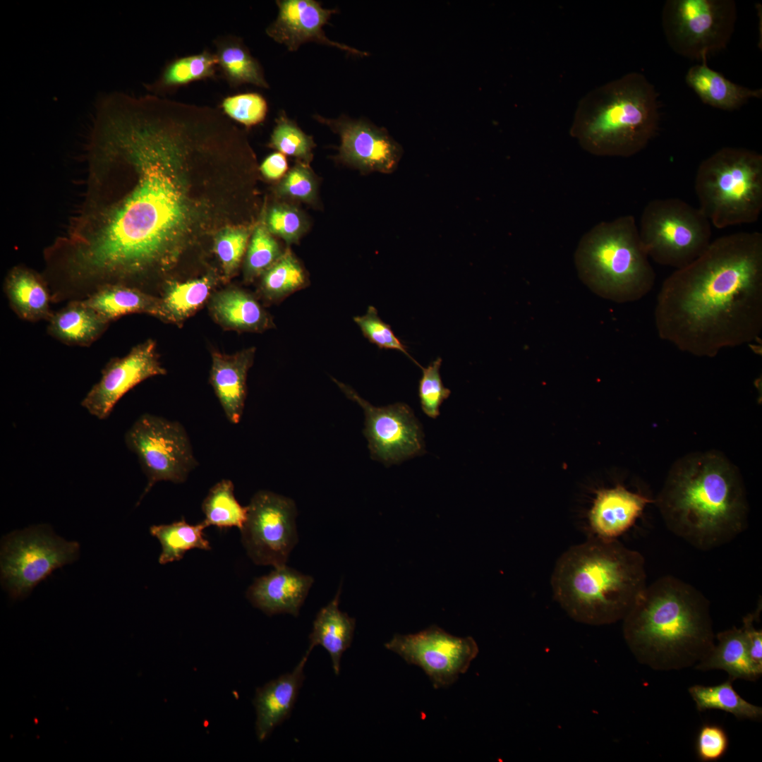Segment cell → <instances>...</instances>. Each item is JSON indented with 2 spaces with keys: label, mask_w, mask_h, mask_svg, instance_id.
Instances as JSON below:
<instances>
[{
  "label": "cell",
  "mask_w": 762,
  "mask_h": 762,
  "mask_svg": "<svg viewBox=\"0 0 762 762\" xmlns=\"http://www.w3.org/2000/svg\"><path fill=\"white\" fill-rule=\"evenodd\" d=\"M111 145L132 162L139 179L103 229L71 259L66 292L83 299L107 284L165 270L182 248L188 207L178 172L200 145L199 128L182 104L140 97L110 116Z\"/></svg>",
  "instance_id": "1"
},
{
  "label": "cell",
  "mask_w": 762,
  "mask_h": 762,
  "mask_svg": "<svg viewBox=\"0 0 762 762\" xmlns=\"http://www.w3.org/2000/svg\"><path fill=\"white\" fill-rule=\"evenodd\" d=\"M654 320L661 339L697 357L754 341L762 331V234L711 241L664 280Z\"/></svg>",
  "instance_id": "2"
},
{
  "label": "cell",
  "mask_w": 762,
  "mask_h": 762,
  "mask_svg": "<svg viewBox=\"0 0 762 762\" xmlns=\"http://www.w3.org/2000/svg\"><path fill=\"white\" fill-rule=\"evenodd\" d=\"M654 503L672 533L703 551L730 543L748 524L742 476L718 452H696L677 461Z\"/></svg>",
  "instance_id": "3"
},
{
  "label": "cell",
  "mask_w": 762,
  "mask_h": 762,
  "mask_svg": "<svg viewBox=\"0 0 762 762\" xmlns=\"http://www.w3.org/2000/svg\"><path fill=\"white\" fill-rule=\"evenodd\" d=\"M647 585L645 560L616 540L591 536L557 560L551 576L555 600L576 621L623 619Z\"/></svg>",
  "instance_id": "4"
},
{
  "label": "cell",
  "mask_w": 762,
  "mask_h": 762,
  "mask_svg": "<svg viewBox=\"0 0 762 762\" xmlns=\"http://www.w3.org/2000/svg\"><path fill=\"white\" fill-rule=\"evenodd\" d=\"M623 620L629 645L651 666H684L714 646L708 599L673 576L647 584Z\"/></svg>",
  "instance_id": "5"
},
{
  "label": "cell",
  "mask_w": 762,
  "mask_h": 762,
  "mask_svg": "<svg viewBox=\"0 0 762 762\" xmlns=\"http://www.w3.org/2000/svg\"><path fill=\"white\" fill-rule=\"evenodd\" d=\"M659 124L658 93L644 75L631 72L587 93L569 133L592 155L627 157L646 147Z\"/></svg>",
  "instance_id": "6"
},
{
  "label": "cell",
  "mask_w": 762,
  "mask_h": 762,
  "mask_svg": "<svg viewBox=\"0 0 762 762\" xmlns=\"http://www.w3.org/2000/svg\"><path fill=\"white\" fill-rule=\"evenodd\" d=\"M574 262L581 280L595 294L613 302L638 301L655 284V273L632 215L593 226L579 241Z\"/></svg>",
  "instance_id": "7"
},
{
  "label": "cell",
  "mask_w": 762,
  "mask_h": 762,
  "mask_svg": "<svg viewBox=\"0 0 762 762\" xmlns=\"http://www.w3.org/2000/svg\"><path fill=\"white\" fill-rule=\"evenodd\" d=\"M694 188L698 208L715 228L754 223L762 211V155L720 148L699 164Z\"/></svg>",
  "instance_id": "8"
},
{
  "label": "cell",
  "mask_w": 762,
  "mask_h": 762,
  "mask_svg": "<svg viewBox=\"0 0 762 762\" xmlns=\"http://www.w3.org/2000/svg\"><path fill=\"white\" fill-rule=\"evenodd\" d=\"M639 233L649 258L677 269L696 260L711 242V224L698 207L679 198H658L644 207Z\"/></svg>",
  "instance_id": "9"
},
{
  "label": "cell",
  "mask_w": 762,
  "mask_h": 762,
  "mask_svg": "<svg viewBox=\"0 0 762 762\" xmlns=\"http://www.w3.org/2000/svg\"><path fill=\"white\" fill-rule=\"evenodd\" d=\"M737 18L732 0H667L661 14L670 47L680 56L699 61L727 47Z\"/></svg>",
  "instance_id": "10"
},
{
  "label": "cell",
  "mask_w": 762,
  "mask_h": 762,
  "mask_svg": "<svg viewBox=\"0 0 762 762\" xmlns=\"http://www.w3.org/2000/svg\"><path fill=\"white\" fill-rule=\"evenodd\" d=\"M79 550L47 525L8 534L1 546V583L13 598H25L54 570L76 560Z\"/></svg>",
  "instance_id": "11"
},
{
  "label": "cell",
  "mask_w": 762,
  "mask_h": 762,
  "mask_svg": "<svg viewBox=\"0 0 762 762\" xmlns=\"http://www.w3.org/2000/svg\"><path fill=\"white\" fill-rule=\"evenodd\" d=\"M124 441L147 477L140 499L159 481L185 482L198 464L184 427L164 417L142 414L127 430Z\"/></svg>",
  "instance_id": "12"
},
{
  "label": "cell",
  "mask_w": 762,
  "mask_h": 762,
  "mask_svg": "<svg viewBox=\"0 0 762 762\" xmlns=\"http://www.w3.org/2000/svg\"><path fill=\"white\" fill-rule=\"evenodd\" d=\"M247 507V518L241 531L248 556L258 565L274 568L286 565L298 540L294 502L272 492L260 490Z\"/></svg>",
  "instance_id": "13"
},
{
  "label": "cell",
  "mask_w": 762,
  "mask_h": 762,
  "mask_svg": "<svg viewBox=\"0 0 762 762\" xmlns=\"http://www.w3.org/2000/svg\"><path fill=\"white\" fill-rule=\"evenodd\" d=\"M385 647L407 663L421 668L435 689L456 682L479 651L472 637L455 636L436 625L416 634H397Z\"/></svg>",
  "instance_id": "14"
},
{
  "label": "cell",
  "mask_w": 762,
  "mask_h": 762,
  "mask_svg": "<svg viewBox=\"0 0 762 762\" xmlns=\"http://www.w3.org/2000/svg\"><path fill=\"white\" fill-rule=\"evenodd\" d=\"M337 385L364 411V434L373 459L390 465L424 452L423 434L411 408L404 403L376 407L361 397L353 388L332 378Z\"/></svg>",
  "instance_id": "15"
},
{
  "label": "cell",
  "mask_w": 762,
  "mask_h": 762,
  "mask_svg": "<svg viewBox=\"0 0 762 762\" xmlns=\"http://www.w3.org/2000/svg\"><path fill=\"white\" fill-rule=\"evenodd\" d=\"M167 374L152 339L137 344L124 356L111 359L101 371V377L82 399L90 414L104 420L117 402L141 382Z\"/></svg>",
  "instance_id": "16"
},
{
  "label": "cell",
  "mask_w": 762,
  "mask_h": 762,
  "mask_svg": "<svg viewBox=\"0 0 762 762\" xmlns=\"http://www.w3.org/2000/svg\"><path fill=\"white\" fill-rule=\"evenodd\" d=\"M314 117L339 135V161L368 173H390L396 169L401 147L384 128L345 116L332 119L319 115Z\"/></svg>",
  "instance_id": "17"
},
{
  "label": "cell",
  "mask_w": 762,
  "mask_h": 762,
  "mask_svg": "<svg viewBox=\"0 0 762 762\" xmlns=\"http://www.w3.org/2000/svg\"><path fill=\"white\" fill-rule=\"evenodd\" d=\"M278 13L275 20L266 28V34L276 42L295 52L307 42L334 47L357 56H365L364 52L329 40L323 27L337 9L325 8L315 0H277Z\"/></svg>",
  "instance_id": "18"
},
{
  "label": "cell",
  "mask_w": 762,
  "mask_h": 762,
  "mask_svg": "<svg viewBox=\"0 0 762 762\" xmlns=\"http://www.w3.org/2000/svg\"><path fill=\"white\" fill-rule=\"evenodd\" d=\"M655 500L627 490L622 485L596 491L588 512L592 536L616 540L630 529L646 507Z\"/></svg>",
  "instance_id": "19"
},
{
  "label": "cell",
  "mask_w": 762,
  "mask_h": 762,
  "mask_svg": "<svg viewBox=\"0 0 762 762\" xmlns=\"http://www.w3.org/2000/svg\"><path fill=\"white\" fill-rule=\"evenodd\" d=\"M313 581L311 576L286 564L255 579L246 597L267 615L286 613L297 617Z\"/></svg>",
  "instance_id": "20"
},
{
  "label": "cell",
  "mask_w": 762,
  "mask_h": 762,
  "mask_svg": "<svg viewBox=\"0 0 762 762\" xmlns=\"http://www.w3.org/2000/svg\"><path fill=\"white\" fill-rule=\"evenodd\" d=\"M312 651L308 649L293 671L279 676L256 690L255 733L260 742L290 715L305 679L303 669Z\"/></svg>",
  "instance_id": "21"
},
{
  "label": "cell",
  "mask_w": 762,
  "mask_h": 762,
  "mask_svg": "<svg viewBox=\"0 0 762 762\" xmlns=\"http://www.w3.org/2000/svg\"><path fill=\"white\" fill-rule=\"evenodd\" d=\"M255 352V348H249L229 355L212 353L210 382L226 418L233 424L238 423L242 417L247 374Z\"/></svg>",
  "instance_id": "22"
},
{
  "label": "cell",
  "mask_w": 762,
  "mask_h": 762,
  "mask_svg": "<svg viewBox=\"0 0 762 762\" xmlns=\"http://www.w3.org/2000/svg\"><path fill=\"white\" fill-rule=\"evenodd\" d=\"M81 300L109 323L133 313L166 320L160 298L133 286L107 284Z\"/></svg>",
  "instance_id": "23"
},
{
  "label": "cell",
  "mask_w": 762,
  "mask_h": 762,
  "mask_svg": "<svg viewBox=\"0 0 762 762\" xmlns=\"http://www.w3.org/2000/svg\"><path fill=\"white\" fill-rule=\"evenodd\" d=\"M686 84L704 104L723 111L740 109L751 99H761V89H750L727 79L710 68L707 60L689 68Z\"/></svg>",
  "instance_id": "24"
},
{
  "label": "cell",
  "mask_w": 762,
  "mask_h": 762,
  "mask_svg": "<svg viewBox=\"0 0 762 762\" xmlns=\"http://www.w3.org/2000/svg\"><path fill=\"white\" fill-rule=\"evenodd\" d=\"M210 308L214 320L228 329L261 332L274 326L271 316L258 300L241 289H230L215 294Z\"/></svg>",
  "instance_id": "25"
},
{
  "label": "cell",
  "mask_w": 762,
  "mask_h": 762,
  "mask_svg": "<svg viewBox=\"0 0 762 762\" xmlns=\"http://www.w3.org/2000/svg\"><path fill=\"white\" fill-rule=\"evenodd\" d=\"M109 324L82 300H73L53 313L47 332L66 345L87 347L104 333Z\"/></svg>",
  "instance_id": "26"
},
{
  "label": "cell",
  "mask_w": 762,
  "mask_h": 762,
  "mask_svg": "<svg viewBox=\"0 0 762 762\" xmlns=\"http://www.w3.org/2000/svg\"><path fill=\"white\" fill-rule=\"evenodd\" d=\"M341 586L334 598L318 612L309 635L310 650L321 646L329 654L333 671L340 672L344 652L350 647L356 627V619L339 608Z\"/></svg>",
  "instance_id": "27"
},
{
  "label": "cell",
  "mask_w": 762,
  "mask_h": 762,
  "mask_svg": "<svg viewBox=\"0 0 762 762\" xmlns=\"http://www.w3.org/2000/svg\"><path fill=\"white\" fill-rule=\"evenodd\" d=\"M9 306L20 319L28 322L48 321L53 314L49 288L32 272L14 268L6 279L4 287Z\"/></svg>",
  "instance_id": "28"
},
{
  "label": "cell",
  "mask_w": 762,
  "mask_h": 762,
  "mask_svg": "<svg viewBox=\"0 0 762 762\" xmlns=\"http://www.w3.org/2000/svg\"><path fill=\"white\" fill-rule=\"evenodd\" d=\"M217 68L231 87L250 84L269 88L264 71L242 40L234 35H224L214 40Z\"/></svg>",
  "instance_id": "29"
},
{
  "label": "cell",
  "mask_w": 762,
  "mask_h": 762,
  "mask_svg": "<svg viewBox=\"0 0 762 762\" xmlns=\"http://www.w3.org/2000/svg\"><path fill=\"white\" fill-rule=\"evenodd\" d=\"M718 645L713 646L697 667L706 670L726 671L730 680H755L762 672L750 658L741 629L733 627L717 634Z\"/></svg>",
  "instance_id": "30"
},
{
  "label": "cell",
  "mask_w": 762,
  "mask_h": 762,
  "mask_svg": "<svg viewBox=\"0 0 762 762\" xmlns=\"http://www.w3.org/2000/svg\"><path fill=\"white\" fill-rule=\"evenodd\" d=\"M217 64L215 54L207 49L196 54L177 58L164 67L155 81L145 84V89L150 94L165 97L190 83L214 78Z\"/></svg>",
  "instance_id": "31"
},
{
  "label": "cell",
  "mask_w": 762,
  "mask_h": 762,
  "mask_svg": "<svg viewBox=\"0 0 762 762\" xmlns=\"http://www.w3.org/2000/svg\"><path fill=\"white\" fill-rule=\"evenodd\" d=\"M214 285L215 279L211 276L167 283L159 297L165 321L183 322L205 303Z\"/></svg>",
  "instance_id": "32"
},
{
  "label": "cell",
  "mask_w": 762,
  "mask_h": 762,
  "mask_svg": "<svg viewBox=\"0 0 762 762\" xmlns=\"http://www.w3.org/2000/svg\"><path fill=\"white\" fill-rule=\"evenodd\" d=\"M206 527L203 521L191 525L184 519L169 524L152 526L150 532L159 540L162 546L158 560L159 564L179 561L188 550L193 548L210 550V542L203 533Z\"/></svg>",
  "instance_id": "33"
},
{
  "label": "cell",
  "mask_w": 762,
  "mask_h": 762,
  "mask_svg": "<svg viewBox=\"0 0 762 762\" xmlns=\"http://www.w3.org/2000/svg\"><path fill=\"white\" fill-rule=\"evenodd\" d=\"M201 507L207 527H237L241 530L247 518L248 507H243L238 502L234 484L228 479L217 482L210 489Z\"/></svg>",
  "instance_id": "34"
},
{
  "label": "cell",
  "mask_w": 762,
  "mask_h": 762,
  "mask_svg": "<svg viewBox=\"0 0 762 762\" xmlns=\"http://www.w3.org/2000/svg\"><path fill=\"white\" fill-rule=\"evenodd\" d=\"M306 272L289 250L262 275L260 293L270 301L282 300L308 284Z\"/></svg>",
  "instance_id": "35"
},
{
  "label": "cell",
  "mask_w": 762,
  "mask_h": 762,
  "mask_svg": "<svg viewBox=\"0 0 762 762\" xmlns=\"http://www.w3.org/2000/svg\"><path fill=\"white\" fill-rule=\"evenodd\" d=\"M689 691L700 711L718 709L730 713L737 718L757 719L762 715L761 708L739 696L730 679L715 686L694 685Z\"/></svg>",
  "instance_id": "36"
},
{
  "label": "cell",
  "mask_w": 762,
  "mask_h": 762,
  "mask_svg": "<svg viewBox=\"0 0 762 762\" xmlns=\"http://www.w3.org/2000/svg\"><path fill=\"white\" fill-rule=\"evenodd\" d=\"M269 146L284 155L294 157L298 162L309 164L315 144L313 138L304 133L282 110L276 119Z\"/></svg>",
  "instance_id": "37"
},
{
  "label": "cell",
  "mask_w": 762,
  "mask_h": 762,
  "mask_svg": "<svg viewBox=\"0 0 762 762\" xmlns=\"http://www.w3.org/2000/svg\"><path fill=\"white\" fill-rule=\"evenodd\" d=\"M279 243L265 223L253 231L246 249L245 278L251 282L262 276L283 254Z\"/></svg>",
  "instance_id": "38"
},
{
  "label": "cell",
  "mask_w": 762,
  "mask_h": 762,
  "mask_svg": "<svg viewBox=\"0 0 762 762\" xmlns=\"http://www.w3.org/2000/svg\"><path fill=\"white\" fill-rule=\"evenodd\" d=\"M265 224L272 235L282 238L288 244L298 242L308 227L304 214L296 207L288 204L271 207L267 213Z\"/></svg>",
  "instance_id": "39"
},
{
  "label": "cell",
  "mask_w": 762,
  "mask_h": 762,
  "mask_svg": "<svg viewBox=\"0 0 762 762\" xmlns=\"http://www.w3.org/2000/svg\"><path fill=\"white\" fill-rule=\"evenodd\" d=\"M221 111L230 119L246 126L262 122L267 114L266 99L257 92H246L224 98Z\"/></svg>",
  "instance_id": "40"
},
{
  "label": "cell",
  "mask_w": 762,
  "mask_h": 762,
  "mask_svg": "<svg viewBox=\"0 0 762 762\" xmlns=\"http://www.w3.org/2000/svg\"><path fill=\"white\" fill-rule=\"evenodd\" d=\"M441 364L442 358L438 357L426 368H421L423 371L418 385L421 406L432 418L439 416L440 406L451 394V391L443 385L440 373Z\"/></svg>",
  "instance_id": "41"
},
{
  "label": "cell",
  "mask_w": 762,
  "mask_h": 762,
  "mask_svg": "<svg viewBox=\"0 0 762 762\" xmlns=\"http://www.w3.org/2000/svg\"><path fill=\"white\" fill-rule=\"evenodd\" d=\"M250 235L249 229L245 227L228 228L217 235L214 250L226 277H231L238 268L246 251Z\"/></svg>",
  "instance_id": "42"
},
{
  "label": "cell",
  "mask_w": 762,
  "mask_h": 762,
  "mask_svg": "<svg viewBox=\"0 0 762 762\" xmlns=\"http://www.w3.org/2000/svg\"><path fill=\"white\" fill-rule=\"evenodd\" d=\"M355 323L359 327L363 335L380 349L396 350L404 353L420 368L422 366L408 353L407 347L394 334L390 325L385 322L378 315L377 309L370 306L366 313L361 316L353 318Z\"/></svg>",
  "instance_id": "43"
},
{
  "label": "cell",
  "mask_w": 762,
  "mask_h": 762,
  "mask_svg": "<svg viewBox=\"0 0 762 762\" xmlns=\"http://www.w3.org/2000/svg\"><path fill=\"white\" fill-rule=\"evenodd\" d=\"M284 198L308 204L317 201L318 183L309 164L298 162L284 176L278 186Z\"/></svg>",
  "instance_id": "44"
},
{
  "label": "cell",
  "mask_w": 762,
  "mask_h": 762,
  "mask_svg": "<svg viewBox=\"0 0 762 762\" xmlns=\"http://www.w3.org/2000/svg\"><path fill=\"white\" fill-rule=\"evenodd\" d=\"M728 744V737L722 727L717 725H704L696 738L697 756L703 761H717L725 755Z\"/></svg>",
  "instance_id": "45"
},
{
  "label": "cell",
  "mask_w": 762,
  "mask_h": 762,
  "mask_svg": "<svg viewBox=\"0 0 762 762\" xmlns=\"http://www.w3.org/2000/svg\"><path fill=\"white\" fill-rule=\"evenodd\" d=\"M760 607L756 612L748 614L743 618V627L741 628L744 638L749 655L753 663L762 669V630L754 626L755 619L759 617Z\"/></svg>",
  "instance_id": "46"
},
{
  "label": "cell",
  "mask_w": 762,
  "mask_h": 762,
  "mask_svg": "<svg viewBox=\"0 0 762 762\" xmlns=\"http://www.w3.org/2000/svg\"><path fill=\"white\" fill-rule=\"evenodd\" d=\"M288 163L285 155L279 152L267 156L260 166L262 174L268 179L277 180L286 174Z\"/></svg>",
  "instance_id": "47"
}]
</instances>
